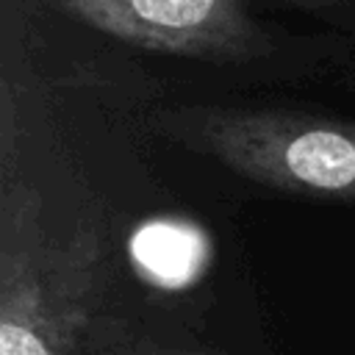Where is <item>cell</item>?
<instances>
[{
  "instance_id": "obj_3",
  "label": "cell",
  "mask_w": 355,
  "mask_h": 355,
  "mask_svg": "<svg viewBox=\"0 0 355 355\" xmlns=\"http://www.w3.org/2000/svg\"><path fill=\"white\" fill-rule=\"evenodd\" d=\"M58 6L69 17L153 53L214 64H241L266 53V33L252 14V0H58Z\"/></svg>"
},
{
  "instance_id": "obj_2",
  "label": "cell",
  "mask_w": 355,
  "mask_h": 355,
  "mask_svg": "<svg viewBox=\"0 0 355 355\" xmlns=\"http://www.w3.org/2000/svg\"><path fill=\"white\" fill-rule=\"evenodd\" d=\"M155 128L263 189L355 202V119L294 108L194 103L164 108Z\"/></svg>"
},
{
  "instance_id": "obj_1",
  "label": "cell",
  "mask_w": 355,
  "mask_h": 355,
  "mask_svg": "<svg viewBox=\"0 0 355 355\" xmlns=\"http://www.w3.org/2000/svg\"><path fill=\"white\" fill-rule=\"evenodd\" d=\"M92 219L61 227L31 178L3 158L0 355H78L105 277Z\"/></svg>"
},
{
  "instance_id": "obj_4",
  "label": "cell",
  "mask_w": 355,
  "mask_h": 355,
  "mask_svg": "<svg viewBox=\"0 0 355 355\" xmlns=\"http://www.w3.org/2000/svg\"><path fill=\"white\" fill-rule=\"evenodd\" d=\"M153 355H216V352H153Z\"/></svg>"
}]
</instances>
